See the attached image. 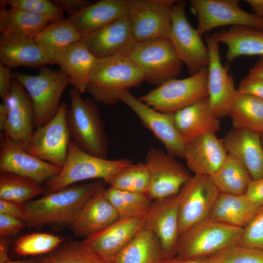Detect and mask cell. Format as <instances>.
Instances as JSON below:
<instances>
[{
	"label": "cell",
	"instance_id": "cell-1",
	"mask_svg": "<svg viewBox=\"0 0 263 263\" xmlns=\"http://www.w3.org/2000/svg\"><path fill=\"white\" fill-rule=\"evenodd\" d=\"M104 182L99 180L71 185L31 200L25 203L26 215L23 221L26 227L47 225L56 231L70 226L83 207Z\"/></svg>",
	"mask_w": 263,
	"mask_h": 263
},
{
	"label": "cell",
	"instance_id": "cell-2",
	"mask_svg": "<svg viewBox=\"0 0 263 263\" xmlns=\"http://www.w3.org/2000/svg\"><path fill=\"white\" fill-rule=\"evenodd\" d=\"M145 78L142 71L127 56L118 54L98 59L91 72L86 91L97 102L113 105L121 93L137 87Z\"/></svg>",
	"mask_w": 263,
	"mask_h": 263
},
{
	"label": "cell",
	"instance_id": "cell-3",
	"mask_svg": "<svg viewBox=\"0 0 263 263\" xmlns=\"http://www.w3.org/2000/svg\"><path fill=\"white\" fill-rule=\"evenodd\" d=\"M69 95L66 120L72 140L83 151L107 158L108 141L97 105L75 88L69 90Z\"/></svg>",
	"mask_w": 263,
	"mask_h": 263
},
{
	"label": "cell",
	"instance_id": "cell-4",
	"mask_svg": "<svg viewBox=\"0 0 263 263\" xmlns=\"http://www.w3.org/2000/svg\"><path fill=\"white\" fill-rule=\"evenodd\" d=\"M132 163L127 158L111 160L92 155L80 149L71 140L60 172L43 183L44 194L56 192L86 180L99 179L105 182Z\"/></svg>",
	"mask_w": 263,
	"mask_h": 263
},
{
	"label": "cell",
	"instance_id": "cell-5",
	"mask_svg": "<svg viewBox=\"0 0 263 263\" xmlns=\"http://www.w3.org/2000/svg\"><path fill=\"white\" fill-rule=\"evenodd\" d=\"M119 54L138 67L145 81L158 86L175 78L183 63L167 38L135 41Z\"/></svg>",
	"mask_w": 263,
	"mask_h": 263
},
{
	"label": "cell",
	"instance_id": "cell-6",
	"mask_svg": "<svg viewBox=\"0 0 263 263\" xmlns=\"http://www.w3.org/2000/svg\"><path fill=\"white\" fill-rule=\"evenodd\" d=\"M243 228L207 218L180 235L175 255L188 259L209 257L238 244Z\"/></svg>",
	"mask_w": 263,
	"mask_h": 263
},
{
	"label": "cell",
	"instance_id": "cell-7",
	"mask_svg": "<svg viewBox=\"0 0 263 263\" xmlns=\"http://www.w3.org/2000/svg\"><path fill=\"white\" fill-rule=\"evenodd\" d=\"M12 76L24 87L31 99L35 126L38 128L46 124L57 112L62 94L70 84L69 77L60 70L44 65L37 75L13 72Z\"/></svg>",
	"mask_w": 263,
	"mask_h": 263
},
{
	"label": "cell",
	"instance_id": "cell-8",
	"mask_svg": "<svg viewBox=\"0 0 263 263\" xmlns=\"http://www.w3.org/2000/svg\"><path fill=\"white\" fill-rule=\"evenodd\" d=\"M207 68L184 79L173 78L138 99L159 112L173 113L208 97Z\"/></svg>",
	"mask_w": 263,
	"mask_h": 263
},
{
	"label": "cell",
	"instance_id": "cell-9",
	"mask_svg": "<svg viewBox=\"0 0 263 263\" xmlns=\"http://www.w3.org/2000/svg\"><path fill=\"white\" fill-rule=\"evenodd\" d=\"M186 2L177 0L171 8V26L169 40L190 75L207 67L209 54L207 45L196 29L188 20Z\"/></svg>",
	"mask_w": 263,
	"mask_h": 263
},
{
	"label": "cell",
	"instance_id": "cell-10",
	"mask_svg": "<svg viewBox=\"0 0 263 263\" xmlns=\"http://www.w3.org/2000/svg\"><path fill=\"white\" fill-rule=\"evenodd\" d=\"M68 108L66 103H60L55 116L37 128L23 147L30 154L60 168L65 162L71 141L66 120Z\"/></svg>",
	"mask_w": 263,
	"mask_h": 263
},
{
	"label": "cell",
	"instance_id": "cell-11",
	"mask_svg": "<svg viewBox=\"0 0 263 263\" xmlns=\"http://www.w3.org/2000/svg\"><path fill=\"white\" fill-rule=\"evenodd\" d=\"M174 0H131L127 14L135 41L169 38Z\"/></svg>",
	"mask_w": 263,
	"mask_h": 263
},
{
	"label": "cell",
	"instance_id": "cell-12",
	"mask_svg": "<svg viewBox=\"0 0 263 263\" xmlns=\"http://www.w3.org/2000/svg\"><path fill=\"white\" fill-rule=\"evenodd\" d=\"M198 22L196 28L202 36L217 27L231 25L263 29V19L239 6L237 0H190Z\"/></svg>",
	"mask_w": 263,
	"mask_h": 263
},
{
	"label": "cell",
	"instance_id": "cell-13",
	"mask_svg": "<svg viewBox=\"0 0 263 263\" xmlns=\"http://www.w3.org/2000/svg\"><path fill=\"white\" fill-rule=\"evenodd\" d=\"M220 193L210 176L191 177L179 192L180 235L208 217Z\"/></svg>",
	"mask_w": 263,
	"mask_h": 263
},
{
	"label": "cell",
	"instance_id": "cell-14",
	"mask_svg": "<svg viewBox=\"0 0 263 263\" xmlns=\"http://www.w3.org/2000/svg\"><path fill=\"white\" fill-rule=\"evenodd\" d=\"M144 163L150 178L148 194L152 200L178 193L192 177L174 157L155 148L147 152Z\"/></svg>",
	"mask_w": 263,
	"mask_h": 263
},
{
	"label": "cell",
	"instance_id": "cell-15",
	"mask_svg": "<svg viewBox=\"0 0 263 263\" xmlns=\"http://www.w3.org/2000/svg\"><path fill=\"white\" fill-rule=\"evenodd\" d=\"M120 100L137 115L142 123L164 145L167 153L174 157L184 158L185 143L176 128L173 113L154 110L134 97L129 90L121 93Z\"/></svg>",
	"mask_w": 263,
	"mask_h": 263
},
{
	"label": "cell",
	"instance_id": "cell-16",
	"mask_svg": "<svg viewBox=\"0 0 263 263\" xmlns=\"http://www.w3.org/2000/svg\"><path fill=\"white\" fill-rule=\"evenodd\" d=\"M208 51L207 88L210 109L218 118L228 115L237 92L234 79L223 65L220 58L219 43L211 36H206Z\"/></svg>",
	"mask_w": 263,
	"mask_h": 263
},
{
	"label": "cell",
	"instance_id": "cell-17",
	"mask_svg": "<svg viewBox=\"0 0 263 263\" xmlns=\"http://www.w3.org/2000/svg\"><path fill=\"white\" fill-rule=\"evenodd\" d=\"M179 193L153 200L145 217L144 228L152 232L159 240L165 258L175 255L180 236Z\"/></svg>",
	"mask_w": 263,
	"mask_h": 263
},
{
	"label": "cell",
	"instance_id": "cell-18",
	"mask_svg": "<svg viewBox=\"0 0 263 263\" xmlns=\"http://www.w3.org/2000/svg\"><path fill=\"white\" fill-rule=\"evenodd\" d=\"M61 169L60 168L30 154L21 144L0 134V172L14 173L43 184L57 175Z\"/></svg>",
	"mask_w": 263,
	"mask_h": 263
},
{
	"label": "cell",
	"instance_id": "cell-19",
	"mask_svg": "<svg viewBox=\"0 0 263 263\" xmlns=\"http://www.w3.org/2000/svg\"><path fill=\"white\" fill-rule=\"evenodd\" d=\"M8 115L1 135L25 147L35 131L31 99L24 87L16 79L12 80L11 94L6 103Z\"/></svg>",
	"mask_w": 263,
	"mask_h": 263
},
{
	"label": "cell",
	"instance_id": "cell-20",
	"mask_svg": "<svg viewBox=\"0 0 263 263\" xmlns=\"http://www.w3.org/2000/svg\"><path fill=\"white\" fill-rule=\"evenodd\" d=\"M227 154L223 139L219 138L216 133L201 135L185 144L184 158L194 175L212 176Z\"/></svg>",
	"mask_w": 263,
	"mask_h": 263
},
{
	"label": "cell",
	"instance_id": "cell-21",
	"mask_svg": "<svg viewBox=\"0 0 263 263\" xmlns=\"http://www.w3.org/2000/svg\"><path fill=\"white\" fill-rule=\"evenodd\" d=\"M145 217L119 218L106 227L85 238L81 242L90 249L111 258L123 249L138 232L144 228Z\"/></svg>",
	"mask_w": 263,
	"mask_h": 263
},
{
	"label": "cell",
	"instance_id": "cell-22",
	"mask_svg": "<svg viewBox=\"0 0 263 263\" xmlns=\"http://www.w3.org/2000/svg\"><path fill=\"white\" fill-rule=\"evenodd\" d=\"M80 40L97 59L119 54L135 42L127 15L83 35Z\"/></svg>",
	"mask_w": 263,
	"mask_h": 263
},
{
	"label": "cell",
	"instance_id": "cell-23",
	"mask_svg": "<svg viewBox=\"0 0 263 263\" xmlns=\"http://www.w3.org/2000/svg\"><path fill=\"white\" fill-rule=\"evenodd\" d=\"M223 140L227 153L242 163L252 179L263 177V146L260 133L233 128Z\"/></svg>",
	"mask_w": 263,
	"mask_h": 263
},
{
	"label": "cell",
	"instance_id": "cell-24",
	"mask_svg": "<svg viewBox=\"0 0 263 263\" xmlns=\"http://www.w3.org/2000/svg\"><path fill=\"white\" fill-rule=\"evenodd\" d=\"M104 184L83 207L70 226L75 236L86 238L119 218L105 194Z\"/></svg>",
	"mask_w": 263,
	"mask_h": 263
},
{
	"label": "cell",
	"instance_id": "cell-25",
	"mask_svg": "<svg viewBox=\"0 0 263 263\" xmlns=\"http://www.w3.org/2000/svg\"><path fill=\"white\" fill-rule=\"evenodd\" d=\"M173 118L185 144L201 135L220 130L219 119L213 113L208 97L173 113Z\"/></svg>",
	"mask_w": 263,
	"mask_h": 263
},
{
	"label": "cell",
	"instance_id": "cell-26",
	"mask_svg": "<svg viewBox=\"0 0 263 263\" xmlns=\"http://www.w3.org/2000/svg\"><path fill=\"white\" fill-rule=\"evenodd\" d=\"M131 0H102L85 7L68 19L81 35L97 30L128 14Z\"/></svg>",
	"mask_w": 263,
	"mask_h": 263
},
{
	"label": "cell",
	"instance_id": "cell-27",
	"mask_svg": "<svg viewBox=\"0 0 263 263\" xmlns=\"http://www.w3.org/2000/svg\"><path fill=\"white\" fill-rule=\"evenodd\" d=\"M0 63L8 68L51 64L35 39L7 34L0 36Z\"/></svg>",
	"mask_w": 263,
	"mask_h": 263
},
{
	"label": "cell",
	"instance_id": "cell-28",
	"mask_svg": "<svg viewBox=\"0 0 263 263\" xmlns=\"http://www.w3.org/2000/svg\"><path fill=\"white\" fill-rule=\"evenodd\" d=\"M211 36L219 43L226 46L225 58L229 63L244 56H260L263 57V29L231 26Z\"/></svg>",
	"mask_w": 263,
	"mask_h": 263
},
{
	"label": "cell",
	"instance_id": "cell-29",
	"mask_svg": "<svg viewBox=\"0 0 263 263\" xmlns=\"http://www.w3.org/2000/svg\"><path fill=\"white\" fill-rule=\"evenodd\" d=\"M82 36L68 19L62 18L49 23L35 39L51 64H57L64 51Z\"/></svg>",
	"mask_w": 263,
	"mask_h": 263
},
{
	"label": "cell",
	"instance_id": "cell-30",
	"mask_svg": "<svg viewBox=\"0 0 263 263\" xmlns=\"http://www.w3.org/2000/svg\"><path fill=\"white\" fill-rule=\"evenodd\" d=\"M97 59L80 40L64 51L57 64L60 70L69 77L70 84L82 94L86 91L91 72Z\"/></svg>",
	"mask_w": 263,
	"mask_h": 263
},
{
	"label": "cell",
	"instance_id": "cell-31",
	"mask_svg": "<svg viewBox=\"0 0 263 263\" xmlns=\"http://www.w3.org/2000/svg\"><path fill=\"white\" fill-rule=\"evenodd\" d=\"M260 207L245 195L220 193L207 219L244 228Z\"/></svg>",
	"mask_w": 263,
	"mask_h": 263
},
{
	"label": "cell",
	"instance_id": "cell-32",
	"mask_svg": "<svg viewBox=\"0 0 263 263\" xmlns=\"http://www.w3.org/2000/svg\"><path fill=\"white\" fill-rule=\"evenodd\" d=\"M111 258L114 263H160L165 257L157 237L144 228Z\"/></svg>",
	"mask_w": 263,
	"mask_h": 263
},
{
	"label": "cell",
	"instance_id": "cell-33",
	"mask_svg": "<svg viewBox=\"0 0 263 263\" xmlns=\"http://www.w3.org/2000/svg\"><path fill=\"white\" fill-rule=\"evenodd\" d=\"M52 19L21 10L1 7L0 32L35 39Z\"/></svg>",
	"mask_w": 263,
	"mask_h": 263
},
{
	"label": "cell",
	"instance_id": "cell-34",
	"mask_svg": "<svg viewBox=\"0 0 263 263\" xmlns=\"http://www.w3.org/2000/svg\"><path fill=\"white\" fill-rule=\"evenodd\" d=\"M228 115L233 128L263 133V100L260 98L237 89Z\"/></svg>",
	"mask_w": 263,
	"mask_h": 263
},
{
	"label": "cell",
	"instance_id": "cell-35",
	"mask_svg": "<svg viewBox=\"0 0 263 263\" xmlns=\"http://www.w3.org/2000/svg\"><path fill=\"white\" fill-rule=\"evenodd\" d=\"M210 177L221 193L235 195L245 194L252 179L242 163L228 153L220 167Z\"/></svg>",
	"mask_w": 263,
	"mask_h": 263
},
{
	"label": "cell",
	"instance_id": "cell-36",
	"mask_svg": "<svg viewBox=\"0 0 263 263\" xmlns=\"http://www.w3.org/2000/svg\"><path fill=\"white\" fill-rule=\"evenodd\" d=\"M38 259L39 263H114L111 257L94 252L76 241H64Z\"/></svg>",
	"mask_w": 263,
	"mask_h": 263
},
{
	"label": "cell",
	"instance_id": "cell-37",
	"mask_svg": "<svg viewBox=\"0 0 263 263\" xmlns=\"http://www.w3.org/2000/svg\"><path fill=\"white\" fill-rule=\"evenodd\" d=\"M105 194L120 218L145 217L153 201L148 193L125 191L110 187L106 188Z\"/></svg>",
	"mask_w": 263,
	"mask_h": 263
},
{
	"label": "cell",
	"instance_id": "cell-38",
	"mask_svg": "<svg viewBox=\"0 0 263 263\" xmlns=\"http://www.w3.org/2000/svg\"><path fill=\"white\" fill-rule=\"evenodd\" d=\"M42 194V184L14 173H0V199L25 203Z\"/></svg>",
	"mask_w": 263,
	"mask_h": 263
},
{
	"label": "cell",
	"instance_id": "cell-39",
	"mask_svg": "<svg viewBox=\"0 0 263 263\" xmlns=\"http://www.w3.org/2000/svg\"><path fill=\"white\" fill-rule=\"evenodd\" d=\"M104 183L118 189L148 194L150 185L149 170L145 163H132Z\"/></svg>",
	"mask_w": 263,
	"mask_h": 263
},
{
	"label": "cell",
	"instance_id": "cell-40",
	"mask_svg": "<svg viewBox=\"0 0 263 263\" xmlns=\"http://www.w3.org/2000/svg\"><path fill=\"white\" fill-rule=\"evenodd\" d=\"M64 242V239L59 236L33 232L17 238L14 242V250L20 256L46 255Z\"/></svg>",
	"mask_w": 263,
	"mask_h": 263
},
{
	"label": "cell",
	"instance_id": "cell-41",
	"mask_svg": "<svg viewBox=\"0 0 263 263\" xmlns=\"http://www.w3.org/2000/svg\"><path fill=\"white\" fill-rule=\"evenodd\" d=\"M209 257L213 263H263V249L238 244Z\"/></svg>",
	"mask_w": 263,
	"mask_h": 263
},
{
	"label": "cell",
	"instance_id": "cell-42",
	"mask_svg": "<svg viewBox=\"0 0 263 263\" xmlns=\"http://www.w3.org/2000/svg\"><path fill=\"white\" fill-rule=\"evenodd\" d=\"M0 7L21 10L48 18L54 21L62 19L63 11L48 0H0Z\"/></svg>",
	"mask_w": 263,
	"mask_h": 263
},
{
	"label": "cell",
	"instance_id": "cell-43",
	"mask_svg": "<svg viewBox=\"0 0 263 263\" xmlns=\"http://www.w3.org/2000/svg\"><path fill=\"white\" fill-rule=\"evenodd\" d=\"M239 244L263 249V205L243 228Z\"/></svg>",
	"mask_w": 263,
	"mask_h": 263
},
{
	"label": "cell",
	"instance_id": "cell-44",
	"mask_svg": "<svg viewBox=\"0 0 263 263\" xmlns=\"http://www.w3.org/2000/svg\"><path fill=\"white\" fill-rule=\"evenodd\" d=\"M26 226L22 220L0 213V236L8 238L16 235Z\"/></svg>",
	"mask_w": 263,
	"mask_h": 263
},
{
	"label": "cell",
	"instance_id": "cell-45",
	"mask_svg": "<svg viewBox=\"0 0 263 263\" xmlns=\"http://www.w3.org/2000/svg\"><path fill=\"white\" fill-rule=\"evenodd\" d=\"M240 93L249 94L263 100V79L247 75L240 81L237 89Z\"/></svg>",
	"mask_w": 263,
	"mask_h": 263
},
{
	"label": "cell",
	"instance_id": "cell-46",
	"mask_svg": "<svg viewBox=\"0 0 263 263\" xmlns=\"http://www.w3.org/2000/svg\"><path fill=\"white\" fill-rule=\"evenodd\" d=\"M13 77L10 69L0 63V96L3 103L9 99Z\"/></svg>",
	"mask_w": 263,
	"mask_h": 263
},
{
	"label": "cell",
	"instance_id": "cell-47",
	"mask_svg": "<svg viewBox=\"0 0 263 263\" xmlns=\"http://www.w3.org/2000/svg\"><path fill=\"white\" fill-rule=\"evenodd\" d=\"M0 213L23 220L26 215L25 203L0 199Z\"/></svg>",
	"mask_w": 263,
	"mask_h": 263
},
{
	"label": "cell",
	"instance_id": "cell-48",
	"mask_svg": "<svg viewBox=\"0 0 263 263\" xmlns=\"http://www.w3.org/2000/svg\"><path fill=\"white\" fill-rule=\"evenodd\" d=\"M245 195L253 203L261 207L263 205V177L252 179L249 183Z\"/></svg>",
	"mask_w": 263,
	"mask_h": 263
},
{
	"label": "cell",
	"instance_id": "cell-49",
	"mask_svg": "<svg viewBox=\"0 0 263 263\" xmlns=\"http://www.w3.org/2000/svg\"><path fill=\"white\" fill-rule=\"evenodd\" d=\"M52 2L69 16H73L93 2L87 0H53Z\"/></svg>",
	"mask_w": 263,
	"mask_h": 263
},
{
	"label": "cell",
	"instance_id": "cell-50",
	"mask_svg": "<svg viewBox=\"0 0 263 263\" xmlns=\"http://www.w3.org/2000/svg\"><path fill=\"white\" fill-rule=\"evenodd\" d=\"M160 263H213L209 257L188 259L174 256L169 258L164 259Z\"/></svg>",
	"mask_w": 263,
	"mask_h": 263
},
{
	"label": "cell",
	"instance_id": "cell-51",
	"mask_svg": "<svg viewBox=\"0 0 263 263\" xmlns=\"http://www.w3.org/2000/svg\"><path fill=\"white\" fill-rule=\"evenodd\" d=\"M245 1L250 6L253 14L263 19V0H246Z\"/></svg>",
	"mask_w": 263,
	"mask_h": 263
},
{
	"label": "cell",
	"instance_id": "cell-52",
	"mask_svg": "<svg viewBox=\"0 0 263 263\" xmlns=\"http://www.w3.org/2000/svg\"><path fill=\"white\" fill-rule=\"evenodd\" d=\"M249 75L263 79V57H262L249 70Z\"/></svg>",
	"mask_w": 263,
	"mask_h": 263
},
{
	"label": "cell",
	"instance_id": "cell-53",
	"mask_svg": "<svg viewBox=\"0 0 263 263\" xmlns=\"http://www.w3.org/2000/svg\"><path fill=\"white\" fill-rule=\"evenodd\" d=\"M6 239L2 237L0 238V263L10 259L8 256V244Z\"/></svg>",
	"mask_w": 263,
	"mask_h": 263
},
{
	"label": "cell",
	"instance_id": "cell-54",
	"mask_svg": "<svg viewBox=\"0 0 263 263\" xmlns=\"http://www.w3.org/2000/svg\"><path fill=\"white\" fill-rule=\"evenodd\" d=\"M8 115V106L6 103L0 104V131L2 132Z\"/></svg>",
	"mask_w": 263,
	"mask_h": 263
},
{
	"label": "cell",
	"instance_id": "cell-55",
	"mask_svg": "<svg viewBox=\"0 0 263 263\" xmlns=\"http://www.w3.org/2000/svg\"><path fill=\"white\" fill-rule=\"evenodd\" d=\"M2 263H39L38 259H28L25 260L13 261L10 259Z\"/></svg>",
	"mask_w": 263,
	"mask_h": 263
},
{
	"label": "cell",
	"instance_id": "cell-56",
	"mask_svg": "<svg viewBox=\"0 0 263 263\" xmlns=\"http://www.w3.org/2000/svg\"><path fill=\"white\" fill-rule=\"evenodd\" d=\"M261 141L263 146V133L261 134Z\"/></svg>",
	"mask_w": 263,
	"mask_h": 263
}]
</instances>
